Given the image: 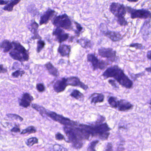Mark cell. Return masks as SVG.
<instances>
[{
	"label": "cell",
	"mask_w": 151,
	"mask_h": 151,
	"mask_svg": "<svg viewBox=\"0 0 151 151\" xmlns=\"http://www.w3.org/2000/svg\"><path fill=\"white\" fill-rule=\"evenodd\" d=\"M105 79L114 78L120 85L127 89L133 87V83L128 76L125 75L123 70L117 65H113L108 68L102 75Z\"/></svg>",
	"instance_id": "obj_1"
},
{
	"label": "cell",
	"mask_w": 151,
	"mask_h": 151,
	"mask_svg": "<svg viewBox=\"0 0 151 151\" xmlns=\"http://www.w3.org/2000/svg\"><path fill=\"white\" fill-rule=\"evenodd\" d=\"M78 127L85 129L92 137H95L102 140H107L108 139L110 135L109 131L111 129L106 123L93 125L79 124Z\"/></svg>",
	"instance_id": "obj_2"
},
{
	"label": "cell",
	"mask_w": 151,
	"mask_h": 151,
	"mask_svg": "<svg viewBox=\"0 0 151 151\" xmlns=\"http://www.w3.org/2000/svg\"><path fill=\"white\" fill-rule=\"evenodd\" d=\"M63 129L68 139L69 143H71V146L73 148L80 149L83 147V142L78 136L75 127L64 126Z\"/></svg>",
	"instance_id": "obj_3"
},
{
	"label": "cell",
	"mask_w": 151,
	"mask_h": 151,
	"mask_svg": "<svg viewBox=\"0 0 151 151\" xmlns=\"http://www.w3.org/2000/svg\"><path fill=\"white\" fill-rule=\"evenodd\" d=\"M52 23L56 28L74 31L71 19L66 14L55 17L52 20Z\"/></svg>",
	"instance_id": "obj_4"
},
{
	"label": "cell",
	"mask_w": 151,
	"mask_h": 151,
	"mask_svg": "<svg viewBox=\"0 0 151 151\" xmlns=\"http://www.w3.org/2000/svg\"><path fill=\"white\" fill-rule=\"evenodd\" d=\"M45 115L50 117L53 121L57 122L65 126L78 127L79 125V123L77 122L72 121L69 118H67L52 111L46 110L45 113Z\"/></svg>",
	"instance_id": "obj_5"
},
{
	"label": "cell",
	"mask_w": 151,
	"mask_h": 151,
	"mask_svg": "<svg viewBox=\"0 0 151 151\" xmlns=\"http://www.w3.org/2000/svg\"><path fill=\"white\" fill-rule=\"evenodd\" d=\"M126 12L130 14L132 19H139L144 20H151V12L147 9H134L131 7L126 6Z\"/></svg>",
	"instance_id": "obj_6"
},
{
	"label": "cell",
	"mask_w": 151,
	"mask_h": 151,
	"mask_svg": "<svg viewBox=\"0 0 151 151\" xmlns=\"http://www.w3.org/2000/svg\"><path fill=\"white\" fill-rule=\"evenodd\" d=\"M87 60L92 66L93 70L100 69L104 70L107 68V66L110 64L108 61H104L98 59L94 54H89L87 55Z\"/></svg>",
	"instance_id": "obj_7"
},
{
	"label": "cell",
	"mask_w": 151,
	"mask_h": 151,
	"mask_svg": "<svg viewBox=\"0 0 151 151\" xmlns=\"http://www.w3.org/2000/svg\"><path fill=\"white\" fill-rule=\"evenodd\" d=\"M99 29L104 36L108 38L112 42H119L123 38L120 32L109 30L107 26L105 24L101 23L100 24Z\"/></svg>",
	"instance_id": "obj_8"
},
{
	"label": "cell",
	"mask_w": 151,
	"mask_h": 151,
	"mask_svg": "<svg viewBox=\"0 0 151 151\" xmlns=\"http://www.w3.org/2000/svg\"><path fill=\"white\" fill-rule=\"evenodd\" d=\"M109 10L116 18L124 17L126 14L125 6L118 2H112L109 6Z\"/></svg>",
	"instance_id": "obj_9"
},
{
	"label": "cell",
	"mask_w": 151,
	"mask_h": 151,
	"mask_svg": "<svg viewBox=\"0 0 151 151\" xmlns=\"http://www.w3.org/2000/svg\"><path fill=\"white\" fill-rule=\"evenodd\" d=\"M98 54L101 57L107 59L108 61L111 63L115 62L118 59L116 51L109 47H102L99 48Z\"/></svg>",
	"instance_id": "obj_10"
},
{
	"label": "cell",
	"mask_w": 151,
	"mask_h": 151,
	"mask_svg": "<svg viewBox=\"0 0 151 151\" xmlns=\"http://www.w3.org/2000/svg\"><path fill=\"white\" fill-rule=\"evenodd\" d=\"M53 36L55 37L56 40L60 44L65 42L69 38V34L66 33L63 29L56 28L53 31Z\"/></svg>",
	"instance_id": "obj_11"
},
{
	"label": "cell",
	"mask_w": 151,
	"mask_h": 151,
	"mask_svg": "<svg viewBox=\"0 0 151 151\" xmlns=\"http://www.w3.org/2000/svg\"><path fill=\"white\" fill-rule=\"evenodd\" d=\"M67 80L68 86H70L75 87H80L84 91H86L89 88L88 86L81 81L79 78L77 77H69L67 78Z\"/></svg>",
	"instance_id": "obj_12"
},
{
	"label": "cell",
	"mask_w": 151,
	"mask_h": 151,
	"mask_svg": "<svg viewBox=\"0 0 151 151\" xmlns=\"http://www.w3.org/2000/svg\"><path fill=\"white\" fill-rule=\"evenodd\" d=\"M68 86L67 78H62L56 81L54 84L53 87L55 92L60 93L64 91Z\"/></svg>",
	"instance_id": "obj_13"
},
{
	"label": "cell",
	"mask_w": 151,
	"mask_h": 151,
	"mask_svg": "<svg viewBox=\"0 0 151 151\" xmlns=\"http://www.w3.org/2000/svg\"><path fill=\"white\" fill-rule=\"evenodd\" d=\"M55 14V12L54 10L51 8H48L40 17V25L47 24L50 20L53 18Z\"/></svg>",
	"instance_id": "obj_14"
},
{
	"label": "cell",
	"mask_w": 151,
	"mask_h": 151,
	"mask_svg": "<svg viewBox=\"0 0 151 151\" xmlns=\"http://www.w3.org/2000/svg\"><path fill=\"white\" fill-rule=\"evenodd\" d=\"M33 100V96L28 93H25L23 94L22 98L19 99V106L24 108H27L31 106V102Z\"/></svg>",
	"instance_id": "obj_15"
},
{
	"label": "cell",
	"mask_w": 151,
	"mask_h": 151,
	"mask_svg": "<svg viewBox=\"0 0 151 151\" xmlns=\"http://www.w3.org/2000/svg\"><path fill=\"white\" fill-rule=\"evenodd\" d=\"M117 108L119 111L125 112L132 109L133 106L126 100L121 99L117 101Z\"/></svg>",
	"instance_id": "obj_16"
},
{
	"label": "cell",
	"mask_w": 151,
	"mask_h": 151,
	"mask_svg": "<svg viewBox=\"0 0 151 151\" xmlns=\"http://www.w3.org/2000/svg\"><path fill=\"white\" fill-rule=\"evenodd\" d=\"M9 55L12 59L18 61L21 63L28 61L29 60V59L25 57L21 53L13 49H12V51L9 52Z\"/></svg>",
	"instance_id": "obj_17"
},
{
	"label": "cell",
	"mask_w": 151,
	"mask_h": 151,
	"mask_svg": "<svg viewBox=\"0 0 151 151\" xmlns=\"http://www.w3.org/2000/svg\"><path fill=\"white\" fill-rule=\"evenodd\" d=\"M39 25L36 22L35 20L32 22L29 27V29L30 31L33 34V37H32V39L33 40L38 39L41 40L42 38L40 36L38 32Z\"/></svg>",
	"instance_id": "obj_18"
},
{
	"label": "cell",
	"mask_w": 151,
	"mask_h": 151,
	"mask_svg": "<svg viewBox=\"0 0 151 151\" xmlns=\"http://www.w3.org/2000/svg\"><path fill=\"white\" fill-rule=\"evenodd\" d=\"M71 46L68 45L62 44L60 45L58 48V52L62 57L67 56L68 58H69Z\"/></svg>",
	"instance_id": "obj_19"
},
{
	"label": "cell",
	"mask_w": 151,
	"mask_h": 151,
	"mask_svg": "<svg viewBox=\"0 0 151 151\" xmlns=\"http://www.w3.org/2000/svg\"><path fill=\"white\" fill-rule=\"evenodd\" d=\"M12 44L14 46L13 49L21 53L25 57L29 59V52L26 50V48L22 45H21L19 42H17V41H13Z\"/></svg>",
	"instance_id": "obj_20"
},
{
	"label": "cell",
	"mask_w": 151,
	"mask_h": 151,
	"mask_svg": "<svg viewBox=\"0 0 151 151\" xmlns=\"http://www.w3.org/2000/svg\"><path fill=\"white\" fill-rule=\"evenodd\" d=\"M105 96L101 93H95L90 96L89 99L91 101V104L96 105L98 103H101L104 101Z\"/></svg>",
	"instance_id": "obj_21"
},
{
	"label": "cell",
	"mask_w": 151,
	"mask_h": 151,
	"mask_svg": "<svg viewBox=\"0 0 151 151\" xmlns=\"http://www.w3.org/2000/svg\"><path fill=\"white\" fill-rule=\"evenodd\" d=\"M45 66L50 75L55 78H58L59 76L60 73L58 69L56 68L51 62L47 63L45 64Z\"/></svg>",
	"instance_id": "obj_22"
},
{
	"label": "cell",
	"mask_w": 151,
	"mask_h": 151,
	"mask_svg": "<svg viewBox=\"0 0 151 151\" xmlns=\"http://www.w3.org/2000/svg\"><path fill=\"white\" fill-rule=\"evenodd\" d=\"M150 22H151L150 20L145 21L143 26L141 27V29H140V32L143 37V38L145 40H147V36L148 37L150 34L149 29L151 27Z\"/></svg>",
	"instance_id": "obj_23"
},
{
	"label": "cell",
	"mask_w": 151,
	"mask_h": 151,
	"mask_svg": "<svg viewBox=\"0 0 151 151\" xmlns=\"http://www.w3.org/2000/svg\"><path fill=\"white\" fill-rule=\"evenodd\" d=\"M1 49L3 50L4 53H8L12 51L13 49V46L12 42H10L7 40H3L1 43Z\"/></svg>",
	"instance_id": "obj_24"
},
{
	"label": "cell",
	"mask_w": 151,
	"mask_h": 151,
	"mask_svg": "<svg viewBox=\"0 0 151 151\" xmlns=\"http://www.w3.org/2000/svg\"><path fill=\"white\" fill-rule=\"evenodd\" d=\"M77 43L79 44L82 47L85 49L91 48L92 44L91 41L85 37H82L77 40Z\"/></svg>",
	"instance_id": "obj_25"
},
{
	"label": "cell",
	"mask_w": 151,
	"mask_h": 151,
	"mask_svg": "<svg viewBox=\"0 0 151 151\" xmlns=\"http://www.w3.org/2000/svg\"><path fill=\"white\" fill-rule=\"evenodd\" d=\"M21 1H18V0L11 1L8 4L4 7L3 10L8 12H12L14 9V7L19 4Z\"/></svg>",
	"instance_id": "obj_26"
},
{
	"label": "cell",
	"mask_w": 151,
	"mask_h": 151,
	"mask_svg": "<svg viewBox=\"0 0 151 151\" xmlns=\"http://www.w3.org/2000/svg\"><path fill=\"white\" fill-rule=\"evenodd\" d=\"M70 96L78 100H82L84 99L83 94L78 90H73L70 93Z\"/></svg>",
	"instance_id": "obj_27"
},
{
	"label": "cell",
	"mask_w": 151,
	"mask_h": 151,
	"mask_svg": "<svg viewBox=\"0 0 151 151\" xmlns=\"http://www.w3.org/2000/svg\"><path fill=\"white\" fill-rule=\"evenodd\" d=\"M32 107L36 111H38L42 116H44V115H45V113L47 109L44 107L40 106L37 104H32Z\"/></svg>",
	"instance_id": "obj_28"
},
{
	"label": "cell",
	"mask_w": 151,
	"mask_h": 151,
	"mask_svg": "<svg viewBox=\"0 0 151 151\" xmlns=\"http://www.w3.org/2000/svg\"><path fill=\"white\" fill-rule=\"evenodd\" d=\"M36 132H37V129L36 128L33 126H30L23 130L21 132V134L22 135L26 134H32V133H35Z\"/></svg>",
	"instance_id": "obj_29"
},
{
	"label": "cell",
	"mask_w": 151,
	"mask_h": 151,
	"mask_svg": "<svg viewBox=\"0 0 151 151\" xmlns=\"http://www.w3.org/2000/svg\"><path fill=\"white\" fill-rule=\"evenodd\" d=\"M117 101L116 100V98L113 96H110L108 98V102L109 105L114 108H117L118 105H117Z\"/></svg>",
	"instance_id": "obj_30"
},
{
	"label": "cell",
	"mask_w": 151,
	"mask_h": 151,
	"mask_svg": "<svg viewBox=\"0 0 151 151\" xmlns=\"http://www.w3.org/2000/svg\"><path fill=\"white\" fill-rule=\"evenodd\" d=\"M38 139L36 137H32L28 139L26 141V144L28 147H31L33 146L34 145L37 144L38 143Z\"/></svg>",
	"instance_id": "obj_31"
},
{
	"label": "cell",
	"mask_w": 151,
	"mask_h": 151,
	"mask_svg": "<svg viewBox=\"0 0 151 151\" xmlns=\"http://www.w3.org/2000/svg\"><path fill=\"white\" fill-rule=\"evenodd\" d=\"M45 46V43L44 40H39L37 41V52L39 53L41 51L44 49Z\"/></svg>",
	"instance_id": "obj_32"
},
{
	"label": "cell",
	"mask_w": 151,
	"mask_h": 151,
	"mask_svg": "<svg viewBox=\"0 0 151 151\" xmlns=\"http://www.w3.org/2000/svg\"><path fill=\"white\" fill-rule=\"evenodd\" d=\"M74 23L75 24V25H76V30H74V31H75V34L77 35V36L78 37L79 35H80V33L83 31V27H82V25L80 24L77 22L76 21H74Z\"/></svg>",
	"instance_id": "obj_33"
},
{
	"label": "cell",
	"mask_w": 151,
	"mask_h": 151,
	"mask_svg": "<svg viewBox=\"0 0 151 151\" xmlns=\"http://www.w3.org/2000/svg\"><path fill=\"white\" fill-rule=\"evenodd\" d=\"M6 116L8 118L12 119V120L19 121L20 122H22L24 120L23 117L20 116L19 115L16 114H8L6 115Z\"/></svg>",
	"instance_id": "obj_34"
},
{
	"label": "cell",
	"mask_w": 151,
	"mask_h": 151,
	"mask_svg": "<svg viewBox=\"0 0 151 151\" xmlns=\"http://www.w3.org/2000/svg\"><path fill=\"white\" fill-rule=\"evenodd\" d=\"M50 151H68L67 148L63 147L59 144H55L53 146L52 150Z\"/></svg>",
	"instance_id": "obj_35"
},
{
	"label": "cell",
	"mask_w": 151,
	"mask_h": 151,
	"mask_svg": "<svg viewBox=\"0 0 151 151\" xmlns=\"http://www.w3.org/2000/svg\"><path fill=\"white\" fill-rule=\"evenodd\" d=\"M99 143V140H98L92 141L88 146L87 151H96L95 147Z\"/></svg>",
	"instance_id": "obj_36"
},
{
	"label": "cell",
	"mask_w": 151,
	"mask_h": 151,
	"mask_svg": "<svg viewBox=\"0 0 151 151\" xmlns=\"http://www.w3.org/2000/svg\"><path fill=\"white\" fill-rule=\"evenodd\" d=\"M129 47L135 48L137 50H143L145 49V47L140 43H131L129 45Z\"/></svg>",
	"instance_id": "obj_37"
},
{
	"label": "cell",
	"mask_w": 151,
	"mask_h": 151,
	"mask_svg": "<svg viewBox=\"0 0 151 151\" xmlns=\"http://www.w3.org/2000/svg\"><path fill=\"white\" fill-rule=\"evenodd\" d=\"M116 22L121 26H126L128 25V22L124 17L116 18Z\"/></svg>",
	"instance_id": "obj_38"
},
{
	"label": "cell",
	"mask_w": 151,
	"mask_h": 151,
	"mask_svg": "<svg viewBox=\"0 0 151 151\" xmlns=\"http://www.w3.org/2000/svg\"><path fill=\"white\" fill-rule=\"evenodd\" d=\"M25 71L24 70H16L14 72H13L12 74V76L15 78H18L20 77H22L24 74Z\"/></svg>",
	"instance_id": "obj_39"
},
{
	"label": "cell",
	"mask_w": 151,
	"mask_h": 151,
	"mask_svg": "<svg viewBox=\"0 0 151 151\" xmlns=\"http://www.w3.org/2000/svg\"><path fill=\"white\" fill-rule=\"evenodd\" d=\"M36 88L39 92H43L45 91V86L43 83H39L37 84Z\"/></svg>",
	"instance_id": "obj_40"
},
{
	"label": "cell",
	"mask_w": 151,
	"mask_h": 151,
	"mask_svg": "<svg viewBox=\"0 0 151 151\" xmlns=\"http://www.w3.org/2000/svg\"><path fill=\"white\" fill-rule=\"evenodd\" d=\"M55 139L58 141H60V140H64L66 142H68V141L66 140V138H65L64 135H63L60 132H57L55 135Z\"/></svg>",
	"instance_id": "obj_41"
},
{
	"label": "cell",
	"mask_w": 151,
	"mask_h": 151,
	"mask_svg": "<svg viewBox=\"0 0 151 151\" xmlns=\"http://www.w3.org/2000/svg\"><path fill=\"white\" fill-rule=\"evenodd\" d=\"M145 71H143V72H140V73H138V74H132L131 75V77L132 78V79H133L134 81L136 80L137 78H139V77H141L143 76H145Z\"/></svg>",
	"instance_id": "obj_42"
},
{
	"label": "cell",
	"mask_w": 151,
	"mask_h": 151,
	"mask_svg": "<svg viewBox=\"0 0 151 151\" xmlns=\"http://www.w3.org/2000/svg\"><path fill=\"white\" fill-rule=\"evenodd\" d=\"M109 83L115 89H118L119 88V86L116 83V81L114 79H110L108 81Z\"/></svg>",
	"instance_id": "obj_43"
},
{
	"label": "cell",
	"mask_w": 151,
	"mask_h": 151,
	"mask_svg": "<svg viewBox=\"0 0 151 151\" xmlns=\"http://www.w3.org/2000/svg\"><path fill=\"white\" fill-rule=\"evenodd\" d=\"M105 120V118L102 116H99L97 121L94 123V124H100L103 123V122Z\"/></svg>",
	"instance_id": "obj_44"
},
{
	"label": "cell",
	"mask_w": 151,
	"mask_h": 151,
	"mask_svg": "<svg viewBox=\"0 0 151 151\" xmlns=\"http://www.w3.org/2000/svg\"><path fill=\"white\" fill-rule=\"evenodd\" d=\"M11 132H15V133H17V132H21V129L19 128V126L18 125H16V126H14L11 129Z\"/></svg>",
	"instance_id": "obj_45"
},
{
	"label": "cell",
	"mask_w": 151,
	"mask_h": 151,
	"mask_svg": "<svg viewBox=\"0 0 151 151\" xmlns=\"http://www.w3.org/2000/svg\"><path fill=\"white\" fill-rule=\"evenodd\" d=\"M105 151H113V145L112 143H108L105 148Z\"/></svg>",
	"instance_id": "obj_46"
},
{
	"label": "cell",
	"mask_w": 151,
	"mask_h": 151,
	"mask_svg": "<svg viewBox=\"0 0 151 151\" xmlns=\"http://www.w3.org/2000/svg\"><path fill=\"white\" fill-rule=\"evenodd\" d=\"M0 68H1V70H0V71H1V74H2V73L4 74V73H6L7 72V69L6 68H4L3 64H1Z\"/></svg>",
	"instance_id": "obj_47"
},
{
	"label": "cell",
	"mask_w": 151,
	"mask_h": 151,
	"mask_svg": "<svg viewBox=\"0 0 151 151\" xmlns=\"http://www.w3.org/2000/svg\"><path fill=\"white\" fill-rule=\"evenodd\" d=\"M10 1H0V5H7L9 3Z\"/></svg>",
	"instance_id": "obj_48"
},
{
	"label": "cell",
	"mask_w": 151,
	"mask_h": 151,
	"mask_svg": "<svg viewBox=\"0 0 151 151\" xmlns=\"http://www.w3.org/2000/svg\"><path fill=\"white\" fill-rule=\"evenodd\" d=\"M147 58L148 60H151V50L148 51L147 53Z\"/></svg>",
	"instance_id": "obj_49"
},
{
	"label": "cell",
	"mask_w": 151,
	"mask_h": 151,
	"mask_svg": "<svg viewBox=\"0 0 151 151\" xmlns=\"http://www.w3.org/2000/svg\"><path fill=\"white\" fill-rule=\"evenodd\" d=\"M145 71L148 72V73H151V67H148L145 68Z\"/></svg>",
	"instance_id": "obj_50"
},
{
	"label": "cell",
	"mask_w": 151,
	"mask_h": 151,
	"mask_svg": "<svg viewBox=\"0 0 151 151\" xmlns=\"http://www.w3.org/2000/svg\"><path fill=\"white\" fill-rule=\"evenodd\" d=\"M127 1L129 2H137L138 1H130V0H128Z\"/></svg>",
	"instance_id": "obj_51"
},
{
	"label": "cell",
	"mask_w": 151,
	"mask_h": 151,
	"mask_svg": "<svg viewBox=\"0 0 151 151\" xmlns=\"http://www.w3.org/2000/svg\"><path fill=\"white\" fill-rule=\"evenodd\" d=\"M149 104H150V105H151V101H150V103H149Z\"/></svg>",
	"instance_id": "obj_52"
},
{
	"label": "cell",
	"mask_w": 151,
	"mask_h": 151,
	"mask_svg": "<svg viewBox=\"0 0 151 151\" xmlns=\"http://www.w3.org/2000/svg\"></svg>",
	"instance_id": "obj_53"
}]
</instances>
